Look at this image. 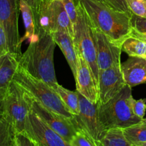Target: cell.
Returning a JSON list of instances; mask_svg holds the SVG:
<instances>
[{
  "label": "cell",
  "mask_w": 146,
  "mask_h": 146,
  "mask_svg": "<svg viewBox=\"0 0 146 146\" xmlns=\"http://www.w3.org/2000/svg\"><path fill=\"white\" fill-rule=\"evenodd\" d=\"M77 19L74 24V42L78 55H81L88 63L97 84L98 69L96 49L93 31V26L85 9L79 0H76Z\"/></svg>",
  "instance_id": "5b68a950"
},
{
  "label": "cell",
  "mask_w": 146,
  "mask_h": 146,
  "mask_svg": "<svg viewBox=\"0 0 146 146\" xmlns=\"http://www.w3.org/2000/svg\"><path fill=\"white\" fill-rule=\"evenodd\" d=\"M21 56L9 51L0 54V91L4 94L17 71Z\"/></svg>",
  "instance_id": "2e32d148"
},
{
  "label": "cell",
  "mask_w": 146,
  "mask_h": 146,
  "mask_svg": "<svg viewBox=\"0 0 146 146\" xmlns=\"http://www.w3.org/2000/svg\"><path fill=\"white\" fill-rule=\"evenodd\" d=\"M19 7L25 27V34L21 38V43L25 40L30 41L34 39L37 32V25L34 13L31 7L24 0H19Z\"/></svg>",
  "instance_id": "ac0fdd59"
},
{
  "label": "cell",
  "mask_w": 146,
  "mask_h": 146,
  "mask_svg": "<svg viewBox=\"0 0 146 146\" xmlns=\"http://www.w3.org/2000/svg\"><path fill=\"white\" fill-rule=\"evenodd\" d=\"M9 51L8 46H7V37L5 32L0 23V54H3Z\"/></svg>",
  "instance_id": "4dcf8cb0"
},
{
  "label": "cell",
  "mask_w": 146,
  "mask_h": 146,
  "mask_svg": "<svg viewBox=\"0 0 146 146\" xmlns=\"http://www.w3.org/2000/svg\"><path fill=\"white\" fill-rule=\"evenodd\" d=\"M4 96L5 94H4L0 91V111H3V101H4Z\"/></svg>",
  "instance_id": "d6a6232c"
},
{
  "label": "cell",
  "mask_w": 146,
  "mask_h": 146,
  "mask_svg": "<svg viewBox=\"0 0 146 146\" xmlns=\"http://www.w3.org/2000/svg\"><path fill=\"white\" fill-rule=\"evenodd\" d=\"M94 27L121 47L131 35L132 12L115 10L96 0H79Z\"/></svg>",
  "instance_id": "7a4b0ae2"
},
{
  "label": "cell",
  "mask_w": 146,
  "mask_h": 146,
  "mask_svg": "<svg viewBox=\"0 0 146 146\" xmlns=\"http://www.w3.org/2000/svg\"><path fill=\"white\" fill-rule=\"evenodd\" d=\"M125 84L131 88L146 84V58L129 56L121 64Z\"/></svg>",
  "instance_id": "9a60e30c"
},
{
  "label": "cell",
  "mask_w": 146,
  "mask_h": 146,
  "mask_svg": "<svg viewBox=\"0 0 146 146\" xmlns=\"http://www.w3.org/2000/svg\"><path fill=\"white\" fill-rule=\"evenodd\" d=\"M60 1L64 4L74 25L77 19L76 0H60Z\"/></svg>",
  "instance_id": "83f0119b"
},
{
  "label": "cell",
  "mask_w": 146,
  "mask_h": 146,
  "mask_svg": "<svg viewBox=\"0 0 146 146\" xmlns=\"http://www.w3.org/2000/svg\"><path fill=\"white\" fill-rule=\"evenodd\" d=\"M121 70V64L99 71L98 75V104H106L112 99L125 86Z\"/></svg>",
  "instance_id": "4fadbf2b"
},
{
  "label": "cell",
  "mask_w": 146,
  "mask_h": 146,
  "mask_svg": "<svg viewBox=\"0 0 146 146\" xmlns=\"http://www.w3.org/2000/svg\"><path fill=\"white\" fill-rule=\"evenodd\" d=\"M78 61L76 74L74 77L76 84V91L93 104H98V84L94 74L84 57L78 55Z\"/></svg>",
  "instance_id": "5bb4252c"
},
{
  "label": "cell",
  "mask_w": 146,
  "mask_h": 146,
  "mask_svg": "<svg viewBox=\"0 0 146 146\" xmlns=\"http://www.w3.org/2000/svg\"><path fill=\"white\" fill-rule=\"evenodd\" d=\"M122 130L126 139L133 145L135 146L146 142V118Z\"/></svg>",
  "instance_id": "7402d4cb"
},
{
  "label": "cell",
  "mask_w": 146,
  "mask_h": 146,
  "mask_svg": "<svg viewBox=\"0 0 146 146\" xmlns=\"http://www.w3.org/2000/svg\"><path fill=\"white\" fill-rule=\"evenodd\" d=\"M135 146H146V142L143 143H142V144H140V145H135Z\"/></svg>",
  "instance_id": "836d02e7"
},
{
  "label": "cell",
  "mask_w": 146,
  "mask_h": 146,
  "mask_svg": "<svg viewBox=\"0 0 146 146\" xmlns=\"http://www.w3.org/2000/svg\"><path fill=\"white\" fill-rule=\"evenodd\" d=\"M16 135L12 123L4 111H0V146H15Z\"/></svg>",
  "instance_id": "ffe728a7"
},
{
  "label": "cell",
  "mask_w": 146,
  "mask_h": 146,
  "mask_svg": "<svg viewBox=\"0 0 146 146\" xmlns=\"http://www.w3.org/2000/svg\"><path fill=\"white\" fill-rule=\"evenodd\" d=\"M39 146H41V145H39Z\"/></svg>",
  "instance_id": "d590c367"
},
{
  "label": "cell",
  "mask_w": 146,
  "mask_h": 146,
  "mask_svg": "<svg viewBox=\"0 0 146 146\" xmlns=\"http://www.w3.org/2000/svg\"><path fill=\"white\" fill-rule=\"evenodd\" d=\"M13 81L28 95L41 103L46 108L70 119H74V115L67 109L56 91L42 80L31 76L20 65H19Z\"/></svg>",
  "instance_id": "277c9868"
},
{
  "label": "cell",
  "mask_w": 146,
  "mask_h": 146,
  "mask_svg": "<svg viewBox=\"0 0 146 146\" xmlns=\"http://www.w3.org/2000/svg\"><path fill=\"white\" fill-rule=\"evenodd\" d=\"M131 36L146 41V18L138 17L132 13Z\"/></svg>",
  "instance_id": "cb8c5ba5"
},
{
  "label": "cell",
  "mask_w": 146,
  "mask_h": 146,
  "mask_svg": "<svg viewBox=\"0 0 146 146\" xmlns=\"http://www.w3.org/2000/svg\"><path fill=\"white\" fill-rule=\"evenodd\" d=\"M92 26L99 71L121 64V47L113 42L97 27Z\"/></svg>",
  "instance_id": "8fae6325"
},
{
  "label": "cell",
  "mask_w": 146,
  "mask_h": 146,
  "mask_svg": "<svg viewBox=\"0 0 146 146\" xmlns=\"http://www.w3.org/2000/svg\"><path fill=\"white\" fill-rule=\"evenodd\" d=\"M19 0H0V23L7 37L9 51L21 56V41L19 32Z\"/></svg>",
  "instance_id": "ba28073f"
},
{
  "label": "cell",
  "mask_w": 146,
  "mask_h": 146,
  "mask_svg": "<svg viewBox=\"0 0 146 146\" xmlns=\"http://www.w3.org/2000/svg\"><path fill=\"white\" fill-rule=\"evenodd\" d=\"M56 46L51 34L38 29L36 35L29 41L28 48L19 60V65L24 69L53 88L58 84L54 64Z\"/></svg>",
  "instance_id": "6da1fadb"
},
{
  "label": "cell",
  "mask_w": 146,
  "mask_h": 146,
  "mask_svg": "<svg viewBox=\"0 0 146 146\" xmlns=\"http://www.w3.org/2000/svg\"><path fill=\"white\" fill-rule=\"evenodd\" d=\"M145 1H146V0H145Z\"/></svg>",
  "instance_id": "8d00e7d4"
},
{
  "label": "cell",
  "mask_w": 146,
  "mask_h": 146,
  "mask_svg": "<svg viewBox=\"0 0 146 146\" xmlns=\"http://www.w3.org/2000/svg\"><path fill=\"white\" fill-rule=\"evenodd\" d=\"M79 113L74 115V121L78 130L85 132L95 143L101 141L106 130L101 123L98 115V104H93L78 94Z\"/></svg>",
  "instance_id": "30bf717a"
},
{
  "label": "cell",
  "mask_w": 146,
  "mask_h": 146,
  "mask_svg": "<svg viewBox=\"0 0 146 146\" xmlns=\"http://www.w3.org/2000/svg\"><path fill=\"white\" fill-rule=\"evenodd\" d=\"M56 44L61 48L75 77L78 67V54L76 51L74 39L64 31H57L51 34Z\"/></svg>",
  "instance_id": "e0dca14e"
},
{
  "label": "cell",
  "mask_w": 146,
  "mask_h": 146,
  "mask_svg": "<svg viewBox=\"0 0 146 146\" xmlns=\"http://www.w3.org/2000/svg\"><path fill=\"white\" fill-rule=\"evenodd\" d=\"M37 29L52 34L64 31L74 38V25L60 0H41L36 18Z\"/></svg>",
  "instance_id": "8992f818"
},
{
  "label": "cell",
  "mask_w": 146,
  "mask_h": 146,
  "mask_svg": "<svg viewBox=\"0 0 146 146\" xmlns=\"http://www.w3.org/2000/svg\"><path fill=\"white\" fill-rule=\"evenodd\" d=\"M25 94L31 109L51 129L59 134L66 142L71 143L78 131L74 119H70L49 110L26 92Z\"/></svg>",
  "instance_id": "9c48e42d"
},
{
  "label": "cell",
  "mask_w": 146,
  "mask_h": 146,
  "mask_svg": "<svg viewBox=\"0 0 146 146\" xmlns=\"http://www.w3.org/2000/svg\"><path fill=\"white\" fill-rule=\"evenodd\" d=\"M30 7L33 9V11L34 13V16H35L36 21L37 16H38V9H39L40 3H41V0H24Z\"/></svg>",
  "instance_id": "1f68e13d"
},
{
  "label": "cell",
  "mask_w": 146,
  "mask_h": 146,
  "mask_svg": "<svg viewBox=\"0 0 146 146\" xmlns=\"http://www.w3.org/2000/svg\"><path fill=\"white\" fill-rule=\"evenodd\" d=\"M96 1H101V2H103V3H104V4H106V2H105V1H104V0H96ZM106 5H107V4H106Z\"/></svg>",
  "instance_id": "e575fe53"
},
{
  "label": "cell",
  "mask_w": 146,
  "mask_h": 146,
  "mask_svg": "<svg viewBox=\"0 0 146 146\" xmlns=\"http://www.w3.org/2000/svg\"><path fill=\"white\" fill-rule=\"evenodd\" d=\"M59 96L67 109L73 115H76L79 113V97L77 91H72L64 88L62 86L57 84L54 88Z\"/></svg>",
  "instance_id": "d6986e66"
},
{
  "label": "cell",
  "mask_w": 146,
  "mask_h": 146,
  "mask_svg": "<svg viewBox=\"0 0 146 146\" xmlns=\"http://www.w3.org/2000/svg\"><path fill=\"white\" fill-rule=\"evenodd\" d=\"M145 58H146V56H145Z\"/></svg>",
  "instance_id": "74e56055"
},
{
  "label": "cell",
  "mask_w": 146,
  "mask_h": 146,
  "mask_svg": "<svg viewBox=\"0 0 146 146\" xmlns=\"http://www.w3.org/2000/svg\"><path fill=\"white\" fill-rule=\"evenodd\" d=\"M126 2L133 14L146 18V1L145 0H126Z\"/></svg>",
  "instance_id": "d4e9b609"
},
{
  "label": "cell",
  "mask_w": 146,
  "mask_h": 146,
  "mask_svg": "<svg viewBox=\"0 0 146 146\" xmlns=\"http://www.w3.org/2000/svg\"><path fill=\"white\" fill-rule=\"evenodd\" d=\"M96 144L97 146H135L126 139L120 128L108 130L104 138Z\"/></svg>",
  "instance_id": "603a6c76"
},
{
  "label": "cell",
  "mask_w": 146,
  "mask_h": 146,
  "mask_svg": "<svg viewBox=\"0 0 146 146\" xmlns=\"http://www.w3.org/2000/svg\"><path fill=\"white\" fill-rule=\"evenodd\" d=\"M132 108L134 114L140 118H144L146 112V99L132 100Z\"/></svg>",
  "instance_id": "f1b7e54d"
},
{
  "label": "cell",
  "mask_w": 146,
  "mask_h": 146,
  "mask_svg": "<svg viewBox=\"0 0 146 146\" xmlns=\"http://www.w3.org/2000/svg\"><path fill=\"white\" fill-rule=\"evenodd\" d=\"M126 84L114 98L106 104H98V109L100 121L106 131L114 128H124L141 122L134 114L132 108V90Z\"/></svg>",
  "instance_id": "3957f363"
},
{
  "label": "cell",
  "mask_w": 146,
  "mask_h": 146,
  "mask_svg": "<svg viewBox=\"0 0 146 146\" xmlns=\"http://www.w3.org/2000/svg\"><path fill=\"white\" fill-rule=\"evenodd\" d=\"M106 4L115 10L123 12H131L128 8L126 0H104Z\"/></svg>",
  "instance_id": "f546056e"
},
{
  "label": "cell",
  "mask_w": 146,
  "mask_h": 146,
  "mask_svg": "<svg viewBox=\"0 0 146 146\" xmlns=\"http://www.w3.org/2000/svg\"><path fill=\"white\" fill-rule=\"evenodd\" d=\"M122 51L132 57L146 56V41L130 35L121 45Z\"/></svg>",
  "instance_id": "44dd1931"
},
{
  "label": "cell",
  "mask_w": 146,
  "mask_h": 146,
  "mask_svg": "<svg viewBox=\"0 0 146 146\" xmlns=\"http://www.w3.org/2000/svg\"><path fill=\"white\" fill-rule=\"evenodd\" d=\"M26 133L41 146H71L31 109L27 120Z\"/></svg>",
  "instance_id": "7c38bea8"
},
{
  "label": "cell",
  "mask_w": 146,
  "mask_h": 146,
  "mask_svg": "<svg viewBox=\"0 0 146 146\" xmlns=\"http://www.w3.org/2000/svg\"><path fill=\"white\" fill-rule=\"evenodd\" d=\"M70 145L71 146H97L96 143L81 130H78Z\"/></svg>",
  "instance_id": "484cf974"
},
{
  "label": "cell",
  "mask_w": 146,
  "mask_h": 146,
  "mask_svg": "<svg viewBox=\"0 0 146 146\" xmlns=\"http://www.w3.org/2000/svg\"><path fill=\"white\" fill-rule=\"evenodd\" d=\"M15 146H39V144L26 132L16 135Z\"/></svg>",
  "instance_id": "4316f807"
},
{
  "label": "cell",
  "mask_w": 146,
  "mask_h": 146,
  "mask_svg": "<svg viewBox=\"0 0 146 146\" xmlns=\"http://www.w3.org/2000/svg\"><path fill=\"white\" fill-rule=\"evenodd\" d=\"M30 105L24 90L12 80L3 101V111L14 127L17 133L26 132Z\"/></svg>",
  "instance_id": "52a82bcc"
}]
</instances>
